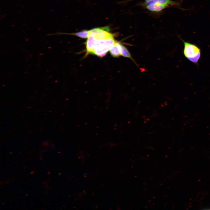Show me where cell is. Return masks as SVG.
<instances>
[{
    "label": "cell",
    "mask_w": 210,
    "mask_h": 210,
    "mask_svg": "<svg viewBox=\"0 0 210 210\" xmlns=\"http://www.w3.org/2000/svg\"><path fill=\"white\" fill-rule=\"evenodd\" d=\"M117 42L113 37L97 39L93 54L100 57L104 56Z\"/></svg>",
    "instance_id": "6da1fadb"
},
{
    "label": "cell",
    "mask_w": 210,
    "mask_h": 210,
    "mask_svg": "<svg viewBox=\"0 0 210 210\" xmlns=\"http://www.w3.org/2000/svg\"><path fill=\"white\" fill-rule=\"evenodd\" d=\"M184 44V53L185 56L190 61L196 63L199 59L200 56V49L196 46L183 41Z\"/></svg>",
    "instance_id": "7a4b0ae2"
},
{
    "label": "cell",
    "mask_w": 210,
    "mask_h": 210,
    "mask_svg": "<svg viewBox=\"0 0 210 210\" xmlns=\"http://www.w3.org/2000/svg\"><path fill=\"white\" fill-rule=\"evenodd\" d=\"M89 34L97 39H102L113 37V35L108 32L107 28H95L89 31Z\"/></svg>",
    "instance_id": "3957f363"
},
{
    "label": "cell",
    "mask_w": 210,
    "mask_h": 210,
    "mask_svg": "<svg viewBox=\"0 0 210 210\" xmlns=\"http://www.w3.org/2000/svg\"><path fill=\"white\" fill-rule=\"evenodd\" d=\"M158 4L165 5H178L179 3L177 2L173 1L171 0H151L148 2H146L143 5L146 6L150 5Z\"/></svg>",
    "instance_id": "277c9868"
},
{
    "label": "cell",
    "mask_w": 210,
    "mask_h": 210,
    "mask_svg": "<svg viewBox=\"0 0 210 210\" xmlns=\"http://www.w3.org/2000/svg\"><path fill=\"white\" fill-rule=\"evenodd\" d=\"M86 43L87 54H93L96 44L97 39L89 34Z\"/></svg>",
    "instance_id": "5b68a950"
},
{
    "label": "cell",
    "mask_w": 210,
    "mask_h": 210,
    "mask_svg": "<svg viewBox=\"0 0 210 210\" xmlns=\"http://www.w3.org/2000/svg\"><path fill=\"white\" fill-rule=\"evenodd\" d=\"M167 6L154 4L146 6V8L148 10L152 12H159L165 8Z\"/></svg>",
    "instance_id": "8992f818"
},
{
    "label": "cell",
    "mask_w": 210,
    "mask_h": 210,
    "mask_svg": "<svg viewBox=\"0 0 210 210\" xmlns=\"http://www.w3.org/2000/svg\"><path fill=\"white\" fill-rule=\"evenodd\" d=\"M118 46L120 50L121 55L125 57L129 58L132 60H133V59L131 57L130 53L127 48L119 42L118 43Z\"/></svg>",
    "instance_id": "52a82bcc"
},
{
    "label": "cell",
    "mask_w": 210,
    "mask_h": 210,
    "mask_svg": "<svg viewBox=\"0 0 210 210\" xmlns=\"http://www.w3.org/2000/svg\"><path fill=\"white\" fill-rule=\"evenodd\" d=\"M118 43L117 42L109 50L111 54L114 57H117L121 55Z\"/></svg>",
    "instance_id": "ba28073f"
},
{
    "label": "cell",
    "mask_w": 210,
    "mask_h": 210,
    "mask_svg": "<svg viewBox=\"0 0 210 210\" xmlns=\"http://www.w3.org/2000/svg\"><path fill=\"white\" fill-rule=\"evenodd\" d=\"M89 34V31L84 30L76 33L70 34L82 38H88Z\"/></svg>",
    "instance_id": "9c48e42d"
},
{
    "label": "cell",
    "mask_w": 210,
    "mask_h": 210,
    "mask_svg": "<svg viewBox=\"0 0 210 210\" xmlns=\"http://www.w3.org/2000/svg\"><path fill=\"white\" fill-rule=\"evenodd\" d=\"M144 0L146 2H148V1H149L151 0Z\"/></svg>",
    "instance_id": "30bf717a"
}]
</instances>
